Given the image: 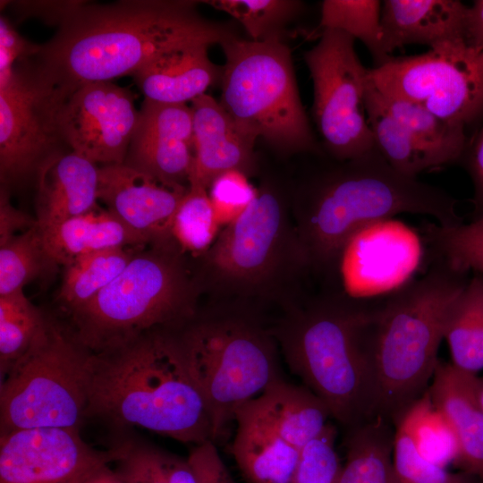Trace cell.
I'll return each instance as SVG.
<instances>
[{
    "label": "cell",
    "mask_w": 483,
    "mask_h": 483,
    "mask_svg": "<svg viewBox=\"0 0 483 483\" xmlns=\"http://www.w3.org/2000/svg\"><path fill=\"white\" fill-rule=\"evenodd\" d=\"M235 37L229 25L203 18L192 1L77 2L35 58L60 84L75 90L133 75L171 50L221 45Z\"/></svg>",
    "instance_id": "1"
},
{
    "label": "cell",
    "mask_w": 483,
    "mask_h": 483,
    "mask_svg": "<svg viewBox=\"0 0 483 483\" xmlns=\"http://www.w3.org/2000/svg\"><path fill=\"white\" fill-rule=\"evenodd\" d=\"M87 419L117 429L140 427L183 444L213 442L210 412L174 327L92 354Z\"/></svg>",
    "instance_id": "2"
},
{
    "label": "cell",
    "mask_w": 483,
    "mask_h": 483,
    "mask_svg": "<svg viewBox=\"0 0 483 483\" xmlns=\"http://www.w3.org/2000/svg\"><path fill=\"white\" fill-rule=\"evenodd\" d=\"M375 304L352 297L319 301L272 328L291 372L348 428L375 417Z\"/></svg>",
    "instance_id": "3"
},
{
    "label": "cell",
    "mask_w": 483,
    "mask_h": 483,
    "mask_svg": "<svg viewBox=\"0 0 483 483\" xmlns=\"http://www.w3.org/2000/svg\"><path fill=\"white\" fill-rule=\"evenodd\" d=\"M343 161L317 182L302 213L300 250L306 262L327 266L360 230L402 213L429 216L446 227L463 223L453 197L398 173L376 148Z\"/></svg>",
    "instance_id": "4"
},
{
    "label": "cell",
    "mask_w": 483,
    "mask_h": 483,
    "mask_svg": "<svg viewBox=\"0 0 483 483\" xmlns=\"http://www.w3.org/2000/svg\"><path fill=\"white\" fill-rule=\"evenodd\" d=\"M469 275L434 256L424 275L376 302L370 330L375 416L396 421L428 388L450 310Z\"/></svg>",
    "instance_id": "5"
},
{
    "label": "cell",
    "mask_w": 483,
    "mask_h": 483,
    "mask_svg": "<svg viewBox=\"0 0 483 483\" xmlns=\"http://www.w3.org/2000/svg\"><path fill=\"white\" fill-rule=\"evenodd\" d=\"M174 330L210 412L216 443L241 407L284 379L276 339L272 328L239 314H195Z\"/></svg>",
    "instance_id": "6"
},
{
    "label": "cell",
    "mask_w": 483,
    "mask_h": 483,
    "mask_svg": "<svg viewBox=\"0 0 483 483\" xmlns=\"http://www.w3.org/2000/svg\"><path fill=\"white\" fill-rule=\"evenodd\" d=\"M195 314L191 281L165 243L134 255L109 285L69 314L70 329L97 353L153 329L180 326Z\"/></svg>",
    "instance_id": "7"
},
{
    "label": "cell",
    "mask_w": 483,
    "mask_h": 483,
    "mask_svg": "<svg viewBox=\"0 0 483 483\" xmlns=\"http://www.w3.org/2000/svg\"><path fill=\"white\" fill-rule=\"evenodd\" d=\"M221 47L225 63L219 103L239 129L284 152H320L302 106L291 51L283 38L254 41L235 37Z\"/></svg>",
    "instance_id": "8"
},
{
    "label": "cell",
    "mask_w": 483,
    "mask_h": 483,
    "mask_svg": "<svg viewBox=\"0 0 483 483\" xmlns=\"http://www.w3.org/2000/svg\"><path fill=\"white\" fill-rule=\"evenodd\" d=\"M92 352L48 318L30 349L1 377L0 435L41 428L80 429L87 419Z\"/></svg>",
    "instance_id": "9"
},
{
    "label": "cell",
    "mask_w": 483,
    "mask_h": 483,
    "mask_svg": "<svg viewBox=\"0 0 483 483\" xmlns=\"http://www.w3.org/2000/svg\"><path fill=\"white\" fill-rule=\"evenodd\" d=\"M369 78L381 93L415 103L466 132L483 112V53L463 40L391 56L369 69Z\"/></svg>",
    "instance_id": "10"
},
{
    "label": "cell",
    "mask_w": 483,
    "mask_h": 483,
    "mask_svg": "<svg viewBox=\"0 0 483 483\" xmlns=\"http://www.w3.org/2000/svg\"><path fill=\"white\" fill-rule=\"evenodd\" d=\"M74 90L60 84L37 61L0 72V175L11 184L37 173L64 143L62 109Z\"/></svg>",
    "instance_id": "11"
},
{
    "label": "cell",
    "mask_w": 483,
    "mask_h": 483,
    "mask_svg": "<svg viewBox=\"0 0 483 483\" xmlns=\"http://www.w3.org/2000/svg\"><path fill=\"white\" fill-rule=\"evenodd\" d=\"M354 41L343 31L324 30L304 54L313 81V119L325 148L341 161L375 148L365 106L369 69L359 59Z\"/></svg>",
    "instance_id": "12"
},
{
    "label": "cell",
    "mask_w": 483,
    "mask_h": 483,
    "mask_svg": "<svg viewBox=\"0 0 483 483\" xmlns=\"http://www.w3.org/2000/svg\"><path fill=\"white\" fill-rule=\"evenodd\" d=\"M128 439L107 450L85 442L80 429L29 428L0 435V483H80L125 453Z\"/></svg>",
    "instance_id": "13"
},
{
    "label": "cell",
    "mask_w": 483,
    "mask_h": 483,
    "mask_svg": "<svg viewBox=\"0 0 483 483\" xmlns=\"http://www.w3.org/2000/svg\"><path fill=\"white\" fill-rule=\"evenodd\" d=\"M140 116L130 90L111 81L78 87L60 115L64 142L103 165L123 164Z\"/></svg>",
    "instance_id": "14"
},
{
    "label": "cell",
    "mask_w": 483,
    "mask_h": 483,
    "mask_svg": "<svg viewBox=\"0 0 483 483\" xmlns=\"http://www.w3.org/2000/svg\"><path fill=\"white\" fill-rule=\"evenodd\" d=\"M284 232V211L278 199L270 191H259L237 218L224 226L208 251V262L226 283L258 284L278 266Z\"/></svg>",
    "instance_id": "15"
},
{
    "label": "cell",
    "mask_w": 483,
    "mask_h": 483,
    "mask_svg": "<svg viewBox=\"0 0 483 483\" xmlns=\"http://www.w3.org/2000/svg\"><path fill=\"white\" fill-rule=\"evenodd\" d=\"M193 159L191 107L144 98L123 164L165 182L185 185Z\"/></svg>",
    "instance_id": "16"
},
{
    "label": "cell",
    "mask_w": 483,
    "mask_h": 483,
    "mask_svg": "<svg viewBox=\"0 0 483 483\" xmlns=\"http://www.w3.org/2000/svg\"><path fill=\"white\" fill-rule=\"evenodd\" d=\"M188 186L165 182L125 164L98 167V200L151 242L171 237L174 214Z\"/></svg>",
    "instance_id": "17"
},
{
    "label": "cell",
    "mask_w": 483,
    "mask_h": 483,
    "mask_svg": "<svg viewBox=\"0 0 483 483\" xmlns=\"http://www.w3.org/2000/svg\"><path fill=\"white\" fill-rule=\"evenodd\" d=\"M194 159L189 183L208 189L219 174L255 169L256 140L243 133L219 102L202 94L191 102Z\"/></svg>",
    "instance_id": "18"
},
{
    "label": "cell",
    "mask_w": 483,
    "mask_h": 483,
    "mask_svg": "<svg viewBox=\"0 0 483 483\" xmlns=\"http://www.w3.org/2000/svg\"><path fill=\"white\" fill-rule=\"evenodd\" d=\"M36 174V220L41 231L97 208L98 166L79 154L57 151Z\"/></svg>",
    "instance_id": "19"
},
{
    "label": "cell",
    "mask_w": 483,
    "mask_h": 483,
    "mask_svg": "<svg viewBox=\"0 0 483 483\" xmlns=\"http://www.w3.org/2000/svg\"><path fill=\"white\" fill-rule=\"evenodd\" d=\"M477 375L439 360L428 392L452 425L460 446L455 466L483 483V407Z\"/></svg>",
    "instance_id": "20"
},
{
    "label": "cell",
    "mask_w": 483,
    "mask_h": 483,
    "mask_svg": "<svg viewBox=\"0 0 483 483\" xmlns=\"http://www.w3.org/2000/svg\"><path fill=\"white\" fill-rule=\"evenodd\" d=\"M467 6L458 0H386L381 6L382 47L387 57L410 44L431 48L463 40Z\"/></svg>",
    "instance_id": "21"
},
{
    "label": "cell",
    "mask_w": 483,
    "mask_h": 483,
    "mask_svg": "<svg viewBox=\"0 0 483 483\" xmlns=\"http://www.w3.org/2000/svg\"><path fill=\"white\" fill-rule=\"evenodd\" d=\"M208 45H193L166 52L132 77L144 98L163 104L191 102L221 82L223 65L208 57Z\"/></svg>",
    "instance_id": "22"
},
{
    "label": "cell",
    "mask_w": 483,
    "mask_h": 483,
    "mask_svg": "<svg viewBox=\"0 0 483 483\" xmlns=\"http://www.w3.org/2000/svg\"><path fill=\"white\" fill-rule=\"evenodd\" d=\"M238 411L258 419L299 450L324 429L331 417L327 406L314 393L284 378Z\"/></svg>",
    "instance_id": "23"
},
{
    "label": "cell",
    "mask_w": 483,
    "mask_h": 483,
    "mask_svg": "<svg viewBox=\"0 0 483 483\" xmlns=\"http://www.w3.org/2000/svg\"><path fill=\"white\" fill-rule=\"evenodd\" d=\"M41 233L49 259L54 265L64 267L89 253L142 247L151 242L108 210L98 207Z\"/></svg>",
    "instance_id": "24"
},
{
    "label": "cell",
    "mask_w": 483,
    "mask_h": 483,
    "mask_svg": "<svg viewBox=\"0 0 483 483\" xmlns=\"http://www.w3.org/2000/svg\"><path fill=\"white\" fill-rule=\"evenodd\" d=\"M231 452L249 483H292L300 450L242 411Z\"/></svg>",
    "instance_id": "25"
},
{
    "label": "cell",
    "mask_w": 483,
    "mask_h": 483,
    "mask_svg": "<svg viewBox=\"0 0 483 483\" xmlns=\"http://www.w3.org/2000/svg\"><path fill=\"white\" fill-rule=\"evenodd\" d=\"M365 106L375 148L398 173L417 178L424 171L453 164L443 152L424 142L388 112L369 76Z\"/></svg>",
    "instance_id": "26"
},
{
    "label": "cell",
    "mask_w": 483,
    "mask_h": 483,
    "mask_svg": "<svg viewBox=\"0 0 483 483\" xmlns=\"http://www.w3.org/2000/svg\"><path fill=\"white\" fill-rule=\"evenodd\" d=\"M381 416L349 428L337 483H392L394 431Z\"/></svg>",
    "instance_id": "27"
},
{
    "label": "cell",
    "mask_w": 483,
    "mask_h": 483,
    "mask_svg": "<svg viewBox=\"0 0 483 483\" xmlns=\"http://www.w3.org/2000/svg\"><path fill=\"white\" fill-rule=\"evenodd\" d=\"M444 339L452 365L473 375L483 369V275L473 274L455 300Z\"/></svg>",
    "instance_id": "28"
},
{
    "label": "cell",
    "mask_w": 483,
    "mask_h": 483,
    "mask_svg": "<svg viewBox=\"0 0 483 483\" xmlns=\"http://www.w3.org/2000/svg\"><path fill=\"white\" fill-rule=\"evenodd\" d=\"M133 252L110 249L83 255L65 267L59 300L71 314L109 285L128 266Z\"/></svg>",
    "instance_id": "29"
},
{
    "label": "cell",
    "mask_w": 483,
    "mask_h": 483,
    "mask_svg": "<svg viewBox=\"0 0 483 483\" xmlns=\"http://www.w3.org/2000/svg\"><path fill=\"white\" fill-rule=\"evenodd\" d=\"M396 423L406 429L423 457L445 468L456 464L460 454L456 434L434 405L428 388L401 414Z\"/></svg>",
    "instance_id": "30"
},
{
    "label": "cell",
    "mask_w": 483,
    "mask_h": 483,
    "mask_svg": "<svg viewBox=\"0 0 483 483\" xmlns=\"http://www.w3.org/2000/svg\"><path fill=\"white\" fill-rule=\"evenodd\" d=\"M48 318L23 290L0 296V377L30 349Z\"/></svg>",
    "instance_id": "31"
},
{
    "label": "cell",
    "mask_w": 483,
    "mask_h": 483,
    "mask_svg": "<svg viewBox=\"0 0 483 483\" xmlns=\"http://www.w3.org/2000/svg\"><path fill=\"white\" fill-rule=\"evenodd\" d=\"M381 6L377 0H325L319 28L340 30L360 40L371 54L374 67L379 66L390 58L382 47Z\"/></svg>",
    "instance_id": "32"
},
{
    "label": "cell",
    "mask_w": 483,
    "mask_h": 483,
    "mask_svg": "<svg viewBox=\"0 0 483 483\" xmlns=\"http://www.w3.org/2000/svg\"><path fill=\"white\" fill-rule=\"evenodd\" d=\"M114 470L125 483H198L188 459L153 445L128 439Z\"/></svg>",
    "instance_id": "33"
},
{
    "label": "cell",
    "mask_w": 483,
    "mask_h": 483,
    "mask_svg": "<svg viewBox=\"0 0 483 483\" xmlns=\"http://www.w3.org/2000/svg\"><path fill=\"white\" fill-rule=\"evenodd\" d=\"M220 227L208 189L189 183L174 214L171 237L182 250L199 253L209 250L219 234Z\"/></svg>",
    "instance_id": "34"
},
{
    "label": "cell",
    "mask_w": 483,
    "mask_h": 483,
    "mask_svg": "<svg viewBox=\"0 0 483 483\" xmlns=\"http://www.w3.org/2000/svg\"><path fill=\"white\" fill-rule=\"evenodd\" d=\"M55 266L38 225L0 244V296L22 291L48 267Z\"/></svg>",
    "instance_id": "35"
},
{
    "label": "cell",
    "mask_w": 483,
    "mask_h": 483,
    "mask_svg": "<svg viewBox=\"0 0 483 483\" xmlns=\"http://www.w3.org/2000/svg\"><path fill=\"white\" fill-rule=\"evenodd\" d=\"M425 235L434 256L460 272L483 275V215L454 226L428 225Z\"/></svg>",
    "instance_id": "36"
},
{
    "label": "cell",
    "mask_w": 483,
    "mask_h": 483,
    "mask_svg": "<svg viewBox=\"0 0 483 483\" xmlns=\"http://www.w3.org/2000/svg\"><path fill=\"white\" fill-rule=\"evenodd\" d=\"M205 3L234 18L254 41L283 38L284 28L302 6L301 2L292 0H213Z\"/></svg>",
    "instance_id": "37"
},
{
    "label": "cell",
    "mask_w": 483,
    "mask_h": 483,
    "mask_svg": "<svg viewBox=\"0 0 483 483\" xmlns=\"http://www.w3.org/2000/svg\"><path fill=\"white\" fill-rule=\"evenodd\" d=\"M392 483H482L463 471L453 472L417 450L406 429L396 423L392 459Z\"/></svg>",
    "instance_id": "38"
},
{
    "label": "cell",
    "mask_w": 483,
    "mask_h": 483,
    "mask_svg": "<svg viewBox=\"0 0 483 483\" xmlns=\"http://www.w3.org/2000/svg\"><path fill=\"white\" fill-rule=\"evenodd\" d=\"M335 428L328 423L299 452L292 483H337L341 465L335 443Z\"/></svg>",
    "instance_id": "39"
},
{
    "label": "cell",
    "mask_w": 483,
    "mask_h": 483,
    "mask_svg": "<svg viewBox=\"0 0 483 483\" xmlns=\"http://www.w3.org/2000/svg\"><path fill=\"white\" fill-rule=\"evenodd\" d=\"M208 192L218 223L225 226L250 205L259 191L246 174L231 170L216 177Z\"/></svg>",
    "instance_id": "40"
},
{
    "label": "cell",
    "mask_w": 483,
    "mask_h": 483,
    "mask_svg": "<svg viewBox=\"0 0 483 483\" xmlns=\"http://www.w3.org/2000/svg\"><path fill=\"white\" fill-rule=\"evenodd\" d=\"M473 185L472 217L483 215V112L467 131V140L459 161Z\"/></svg>",
    "instance_id": "41"
},
{
    "label": "cell",
    "mask_w": 483,
    "mask_h": 483,
    "mask_svg": "<svg viewBox=\"0 0 483 483\" xmlns=\"http://www.w3.org/2000/svg\"><path fill=\"white\" fill-rule=\"evenodd\" d=\"M187 459L198 483H235L218 453L216 443L208 440L194 445Z\"/></svg>",
    "instance_id": "42"
},
{
    "label": "cell",
    "mask_w": 483,
    "mask_h": 483,
    "mask_svg": "<svg viewBox=\"0 0 483 483\" xmlns=\"http://www.w3.org/2000/svg\"><path fill=\"white\" fill-rule=\"evenodd\" d=\"M41 46L22 38L11 22L0 19V72L10 70L17 63L36 57Z\"/></svg>",
    "instance_id": "43"
},
{
    "label": "cell",
    "mask_w": 483,
    "mask_h": 483,
    "mask_svg": "<svg viewBox=\"0 0 483 483\" xmlns=\"http://www.w3.org/2000/svg\"><path fill=\"white\" fill-rule=\"evenodd\" d=\"M37 225V220L15 208L9 199L6 189H1L0 194V244Z\"/></svg>",
    "instance_id": "44"
},
{
    "label": "cell",
    "mask_w": 483,
    "mask_h": 483,
    "mask_svg": "<svg viewBox=\"0 0 483 483\" xmlns=\"http://www.w3.org/2000/svg\"><path fill=\"white\" fill-rule=\"evenodd\" d=\"M463 39L471 49L483 53V0H475L466 8L463 18Z\"/></svg>",
    "instance_id": "45"
},
{
    "label": "cell",
    "mask_w": 483,
    "mask_h": 483,
    "mask_svg": "<svg viewBox=\"0 0 483 483\" xmlns=\"http://www.w3.org/2000/svg\"><path fill=\"white\" fill-rule=\"evenodd\" d=\"M80 483H125L109 464L100 466L88 475Z\"/></svg>",
    "instance_id": "46"
},
{
    "label": "cell",
    "mask_w": 483,
    "mask_h": 483,
    "mask_svg": "<svg viewBox=\"0 0 483 483\" xmlns=\"http://www.w3.org/2000/svg\"><path fill=\"white\" fill-rule=\"evenodd\" d=\"M478 394L480 401V403L483 407V377L479 378L478 380Z\"/></svg>",
    "instance_id": "47"
}]
</instances>
